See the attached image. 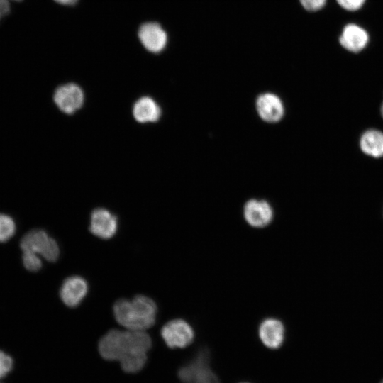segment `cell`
<instances>
[{
  "mask_svg": "<svg viewBox=\"0 0 383 383\" xmlns=\"http://www.w3.org/2000/svg\"><path fill=\"white\" fill-rule=\"evenodd\" d=\"M152 345L150 337L144 331L112 329L99 340V350L107 360H118L133 355H147Z\"/></svg>",
  "mask_w": 383,
  "mask_h": 383,
  "instance_id": "1",
  "label": "cell"
},
{
  "mask_svg": "<svg viewBox=\"0 0 383 383\" xmlns=\"http://www.w3.org/2000/svg\"><path fill=\"white\" fill-rule=\"evenodd\" d=\"M13 1H22V0H13Z\"/></svg>",
  "mask_w": 383,
  "mask_h": 383,
  "instance_id": "24",
  "label": "cell"
},
{
  "mask_svg": "<svg viewBox=\"0 0 383 383\" xmlns=\"http://www.w3.org/2000/svg\"><path fill=\"white\" fill-rule=\"evenodd\" d=\"M327 0H300L303 7L309 11H316L322 9Z\"/></svg>",
  "mask_w": 383,
  "mask_h": 383,
  "instance_id": "19",
  "label": "cell"
},
{
  "mask_svg": "<svg viewBox=\"0 0 383 383\" xmlns=\"http://www.w3.org/2000/svg\"><path fill=\"white\" fill-rule=\"evenodd\" d=\"M256 109L260 117L267 123L278 122L284 114L281 99L272 93L260 94L256 101Z\"/></svg>",
  "mask_w": 383,
  "mask_h": 383,
  "instance_id": "11",
  "label": "cell"
},
{
  "mask_svg": "<svg viewBox=\"0 0 383 383\" xmlns=\"http://www.w3.org/2000/svg\"><path fill=\"white\" fill-rule=\"evenodd\" d=\"M381 383H383V379H382V381L381 382Z\"/></svg>",
  "mask_w": 383,
  "mask_h": 383,
  "instance_id": "25",
  "label": "cell"
},
{
  "mask_svg": "<svg viewBox=\"0 0 383 383\" xmlns=\"http://www.w3.org/2000/svg\"><path fill=\"white\" fill-rule=\"evenodd\" d=\"M57 3L65 5V6H72L75 4L78 0H54Z\"/></svg>",
  "mask_w": 383,
  "mask_h": 383,
  "instance_id": "21",
  "label": "cell"
},
{
  "mask_svg": "<svg viewBox=\"0 0 383 383\" xmlns=\"http://www.w3.org/2000/svg\"><path fill=\"white\" fill-rule=\"evenodd\" d=\"M13 364L11 357L0 350V379L6 377L11 372Z\"/></svg>",
  "mask_w": 383,
  "mask_h": 383,
  "instance_id": "17",
  "label": "cell"
},
{
  "mask_svg": "<svg viewBox=\"0 0 383 383\" xmlns=\"http://www.w3.org/2000/svg\"><path fill=\"white\" fill-rule=\"evenodd\" d=\"M138 37L143 48L154 54L163 51L168 41L166 31L159 23L155 21L141 24L138 30Z\"/></svg>",
  "mask_w": 383,
  "mask_h": 383,
  "instance_id": "5",
  "label": "cell"
},
{
  "mask_svg": "<svg viewBox=\"0 0 383 383\" xmlns=\"http://www.w3.org/2000/svg\"></svg>",
  "mask_w": 383,
  "mask_h": 383,
  "instance_id": "27",
  "label": "cell"
},
{
  "mask_svg": "<svg viewBox=\"0 0 383 383\" xmlns=\"http://www.w3.org/2000/svg\"><path fill=\"white\" fill-rule=\"evenodd\" d=\"M23 263L29 271L37 272L42 267V262L39 257L23 253Z\"/></svg>",
  "mask_w": 383,
  "mask_h": 383,
  "instance_id": "16",
  "label": "cell"
},
{
  "mask_svg": "<svg viewBox=\"0 0 383 383\" xmlns=\"http://www.w3.org/2000/svg\"><path fill=\"white\" fill-rule=\"evenodd\" d=\"M161 336L169 348L183 349L194 342L195 332L188 322L176 318L168 321L162 326Z\"/></svg>",
  "mask_w": 383,
  "mask_h": 383,
  "instance_id": "4",
  "label": "cell"
},
{
  "mask_svg": "<svg viewBox=\"0 0 383 383\" xmlns=\"http://www.w3.org/2000/svg\"><path fill=\"white\" fill-rule=\"evenodd\" d=\"M118 219L116 215L104 208L92 211L90 216L89 231L101 239H109L116 233Z\"/></svg>",
  "mask_w": 383,
  "mask_h": 383,
  "instance_id": "9",
  "label": "cell"
},
{
  "mask_svg": "<svg viewBox=\"0 0 383 383\" xmlns=\"http://www.w3.org/2000/svg\"><path fill=\"white\" fill-rule=\"evenodd\" d=\"M368 40L369 36L367 31L354 23H349L344 27L339 39L340 45L353 52L363 50Z\"/></svg>",
  "mask_w": 383,
  "mask_h": 383,
  "instance_id": "12",
  "label": "cell"
},
{
  "mask_svg": "<svg viewBox=\"0 0 383 383\" xmlns=\"http://www.w3.org/2000/svg\"><path fill=\"white\" fill-rule=\"evenodd\" d=\"M53 99L60 110L65 113L72 114L82 106L84 95L79 86L68 83L56 89Z\"/></svg>",
  "mask_w": 383,
  "mask_h": 383,
  "instance_id": "7",
  "label": "cell"
},
{
  "mask_svg": "<svg viewBox=\"0 0 383 383\" xmlns=\"http://www.w3.org/2000/svg\"><path fill=\"white\" fill-rule=\"evenodd\" d=\"M381 114H382V116L383 117V103H382V106H381Z\"/></svg>",
  "mask_w": 383,
  "mask_h": 383,
  "instance_id": "22",
  "label": "cell"
},
{
  "mask_svg": "<svg viewBox=\"0 0 383 383\" xmlns=\"http://www.w3.org/2000/svg\"><path fill=\"white\" fill-rule=\"evenodd\" d=\"M23 253L35 256L41 255L49 262H55L60 255L57 242L42 229L28 232L21 240Z\"/></svg>",
  "mask_w": 383,
  "mask_h": 383,
  "instance_id": "3",
  "label": "cell"
},
{
  "mask_svg": "<svg viewBox=\"0 0 383 383\" xmlns=\"http://www.w3.org/2000/svg\"><path fill=\"white\" fill-rule=\"evenodd\" d=\"M0 383H1V382H0Z\"/></svg>",
  "mask_w": 383,
  "mask_h": 383,
  "instance_id": "26",
  "label": "cell"
},
{
  "mask_svg": "<svg viewBox=\"0 0 383 383\" xmlns=\"http://www.w3.org/2000/svg\"><path fill=\"white\" fill-rule=\"evenodd\" d=\"M13 220L8 215L0 213V243L6 242L15 233Z\"/></svg>",
  "mask_w": 383,
  "mask_h": 383,
  "instance_id": "15",
  "label": "cell"
},
{
  "mask_svg": "<svg viewBox=\"0 0 383 383\" xmlns=\"http://www.w3.org/2000/svg\"><path fill=\"white\" fill-rule=\"evenodd\" d=\"M113 311L116 321L124 328L145 331L155 323L157 305L147 296L136 295L132 299L117 300Z\"/></svg>",
  "mask_w": 383,
  "mask_h": 383,
  "instance_id": "2",
  "label": "cell"
},
{
  "mask_svg": "<svg viewBox=\"0 0 383 383\" xmlns=\"http://www.w3.org/2000/svg\"><path fill=\"white\" fill-rule=\"evenodd\" d=\"M88 292V284L79 276H72L64 280L60 289V296L67 306H79Z\"/></svg>",
  "mask_w": 383,
  "mask_h": 383,
  "instance_id": "10",
  "label": "cell"
},
{
  "mask_svg": "<svg viewBox=\"0 0 383 383\" xmlns=\"http://www.w3.org/2000/svg\"><path fill=\"white\" fill-rule=\"evenodd\" d=\"M133 114L135 119L139 123H153L160 119L162 110L152 98L143 96L134 104Z\"/></svg>",
  "mask_w": 383,
  "mask_h": 383,
  "instance_id": "13",
  "label": "cell"
},
{
  "mask_svg": "<svg viewBox=\"0 0 383 383\" xmlns=\"http://www.w3.org/2000/svg\"><path fill=\"white\" fill-rule=\"evenodd\" d=\"M243 216L246 222L254 228L268 226L274 217L271 205L264 199H252L243 207Z\"/></svg>",
  "mask_w": 383,
  "mask_h": 383,
  "instance_id": "8",
  "label": "cell"
},
{
  "mask_svg": "<svg viewBox=\"0 0 383 383\" xmlns=\"http://www.w3.org/2000/svg\"><path fill=\"white\" fill-rule=\"evenodd\" d=\"M10 11L9 0H0V18L8 14Z\"/></svg>",
  "mask_w": 383,
  "mask_h": 383,
  "instance_id": "20",
  "label": "cell"
},
{
  "mask_svg": "<svg viewBox=\"0 0 383 383\" xmlns=\"http://www.w3.org/2000/svg\"><path fill=\"white\" fill-rule=\"evenodd\" d=\"M360 145L362 151L373 157L383 156V133L374 129L366 131L361 136Z\"/></svg>",
  "mask_w": 383,
  "mask_h": 383,
  "instance_id": "14",
  "label": "cell"
},
{
  "mask_svg": "<svg viewBox=\"0 0 383 383\" xmlns=\"http://www.w3.org/2000/svg\"><path fill=\"white\" fill-rule=\"evenodd\" d=\"M257 335L259 340L266 348L272 350H278L285 342V326L279 319L267 318L260 323Z\"/></svg>",
  "mask_w": 383,
  "mask_h": 383,
  "instance_id": "6",
  "label": "cell"
},
{
  "mask_svg": "<svg viewBox=\"0 0 383 383\" xmlns=\"http://www.w3.org/2000/svg\"><path fill=\"white\" fill-rule=\"evenodd\" d=\"M338 4L347 11H354L360 9L365 0H336Z\"/></svg>",
  "mask_w": 383,
  "mask_h": 383,
  "instance_id": "18",
  "label": "cell"
},
{
  "mask_svg": "<svg viewBox=\"0 0 383 383\" xmlns=\"http://www.w3.org/2000/svg\"><path fill=\"white\" fill-rule=\"evenodd\" d=\"M239 383H251V382H240Z\"/></svg>",
  "mask_w": 383,
  "mask_h": 383,
  "instance_id": "23",
  "label": "cell"
}]
</instances>
